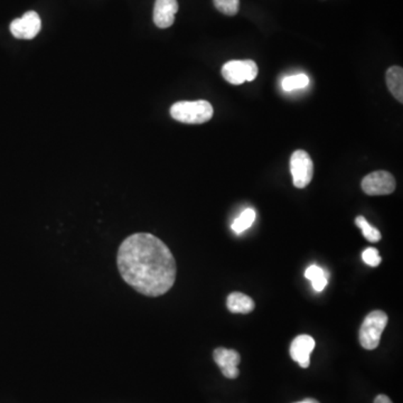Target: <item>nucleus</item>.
<instances>
[{"instance_id": "1", "label": "nucleus", "mask_w": 403, "mask_h": 403, "mask_svg": "<svg viewBox=\"0 0 403 403\" xmlns=\"http://www.w3.org/2000/svg\"><path fill=\"white\" fill-rule=\"evenodd\" d=\"M117 265L123 280L148 297H160L175 284V258L150 233L128 236L118 250Z\"/></svg>"}, {"instance_id": "2", "label": "nucleus", "mask_w": 403, "mask_h": 403, "mask_svg": "<svg viewBox=\"0 0 403 403\" xmlns=\"http://www.w3.org/2000/svg\"><path fill=\"white\" fill-rule=\"evenodd\" d=\"M212 104L209 101H181L172 104L170 108V116L172 119L189 125H199L212 119Z\"/></svg>"}, {"instance_id": "3", "label": "nucleus", "mask_w": 403, "mask_h": 403, "mask_svg": "<svg viewBox=\"0 0 403 403\" xmlns=\"http://www.w3.org/2000/svg\"><path fill=\"white\" fill-rule=\"evenodd\" d=\"M387 325V315L382 311H371L366 316L360 329V344L365 350H375L379 346L383 331Z\"/></svg>"}, {"instance_id": "4", "label": "nucleus", "mask_w": 403, "mask_h": 403, "mask_svg": "<svg viewBox=\"0 0 403 403\" xmlns=\"http://www.w3.org/2000/svg\"><path fill=\"white\" fill-rule=\"evenodd\" d=\"M290 172L294 187L305 189L309 185L314 175V164L311 156L305 150L294 151L290 157Z\"/></svg>"}, {"instance_id": "5", "label": "nucleus", "mask_w": 403, "mask_h": 403, "mask_svg": "<svg viewBox=\"0 0 403 403\" xmlns=\"http://www.w3.org/2000/svg\"><path fill=\"white\" fill-rule=\"evenodd\" d=\"M258 65L251 60L230 61L222 67V75L231 84L251 82L258 77Z\"/></svg>"}, {"instance_id": "6", "label": "nucleus", "mask_w": 403, "mask_h": 403, "mask_svg": "<svg viewBox=\"0 0 403 403\" xmlns=\"http://www.w3.org/2000/svg\"><path fill=\"white\" fill-rule=\"evenodd\" d=\"M361 186L364 193L371 197H377L393 193L397 184L392 174L385 170H377L365 176Z\"/></svg>"}, {"instance_id": "7", "label": "nucleus", "mask_w": 403, "mask_h": 403, "mask_svg": "<svg viewBox=\"0 0 403 403\" xmlns=\"http://www.w3.org/2000/svg\"><path fill=\"white\" fill-rule=\"evenodd\" d=\"M40 15L36 11H27L24 16L11 21V32L19 40H32L40 33Z\"/></svg>"}, {"instance_id": "8", "label": "nucleus", "mask_w": 403, "mask_h": 403, "mask_svg": "<svg viewBox=\"0 0 403 403\" xmlns=\"http://www.w3.org/2000/svg\"><path fill=\"white\" fill-rule=\"evenodd\" d=\"M213 358L224 377L228 379H236L239 377L240 372L238 365L241 361V358L236 350L219 348L213 353Z\"/></svg>"}, {"instance_id": "9", "label": "nucleus", "mask_w": 403, "mask_h": 403, "mask_svg": "<svg viewBox=\"0 0 403 403\" xmlns=\"http://www.w3.org/2000/svg\"><path fill=\"white\" fill-rule=\"evenodd\" d=\"M315 348V340L309 335H299L290 345V356L302 369L311 365V354Z\"/></svg>"}, {"instance_id": "10", "label": "nucleus", "mask_w": 403, "mask_h": 403, "mask_svg": "<svg viewBox=\"0 0 403 403\" xmlns=\"http://www.w3.org/2000/svg\"><path fill=\"white\" fill-rule=\"evenodd\" d=\"M177 11V0H156L154 6L155 25L160 28H168L174 24Z\"/></svg>"}, {"instance_id": "11", "label": "nucleus", "mask_w": 403, "mask_h": 403, "mask_svg": "<svg viewBox=\"0 0 403 403\" xmlns=\"http://www.w3.org/2000/svg\"><path fill=\"white\" fill-rule=\"evenodd\" d=\"M228 311L233 314H249L255 309V304L252 298L242 292H232L226 300Z\"/></svg>"}, {"instance_id": "12", "label": "nucleus", "mask_w": 403, "mask_h": 403, "mask_svg": "<svg viewBox=\"0 0 403 403\" xmlns=\"http://www.w3.org/2000/svg\"><path fill=\"white\" fill-rule=\"evenodd\" d=\"M387 89L397 100L403 102V70L400 67H392L387 71Z\"/></svg>"}, {"instance_id": "13", "label": "nucleus", "mask_w": 403, "mask_h": 403, "mask_svg": "<svg viewBox=\"0 0 403 403\" xmlns=\"http://www.w3.org/2000/svg\"><path fill=\"white\" fill-rule=\"evenodd\" d=\"M305 277L308 280H311L313 288L316 292H323L325 289V287L329 284L327 273L319 265H313L311 267H308L305 272Z\"/></svg>"}, {"instance_id": "14", "label": "nucleus", "mask_w": 403, "mask_h": 403, "mask_svg": "<svg viewBox=\"0 0 403 403\" xmlns=\"http://www.w3.org/2000/svg\"><path fill=\"white\" fill-rule=\"evenodd\" d=\"M255 216H257V215H255V210H252V209L244 210L239 218H236L234 222L232 223V230H233L236 233H242V232L248 230V228L253 224Z\"/></svg>"}, {"instance_id": "15", "label": "nucleus", "mask_w": 403, "mask_h": 403, "mask_svg": "<svg viewBox=\"0 0 403 403\" xmlns=\"http://www.w3.org/2000/svg\"><path fill=\"white\" fill-rule=\"evenodd\" d=\"M355 224L358 228H361L362 234H363L364 238H365L368 241L374 242V243H375V242H379L380 240L382 239V236L380 233L379 230L372 226L362 215L356 218Z\"/></svg>"}, {"instance_id": "16", "label": "nucleus", "mask_w": 403, "mask_h": 403, "mask_svg": "<svg viewBox=\"0 0 403 403\" xmlns=\"http://www.w3.org/2000/svg\"><path fill=\"white\" fill-rule=\"evenodd\" d=\"M309 84V77L306 74H296L285 77L282 82V88L285 91H294L304 89Z\"/></svg>"}, {"instance_id": "17", "label": "nucleus", "mask_w": 403, "mask_h": 403, "mask_svg": "<svg viewBox=\"0 0 403 403\" xmlns=\"http://www.w3.org/2000/svg\"><path fill=\"white\" fill-rule=\"evenodd\" d=\"M215 9L228 16H234L240 9V0H213Z\"/></svg>"}, {"instance_id": "18", "label": "nucleus", "mask_w": 403, "mask_h": 403, "mask_svg": "<svg viewBox=\"0 0 403 403\" xmlns=\"http://www.w3.org/2000/svg\"><path fill=\"white\" fill-rule=\"evenodd\" d=\"M362 259L370 267H377L382 261V259L380 257L379 251L374 248H368L365 251H363Z\"/></svg>"}, {"instance_id": "19", "label": "nucleus", "mask_w": 403, "mask_h": 403, "mask_svg": "<svg viewBox=\"0 0 403 403\" xmlns=\"http://www.w3.org/2000/svg\"><path fill=\"white\" fill-rule=\"evenodd\" d=\"M374 403H392V401L390 400L389 397L385 394H380L377 395L375 400H374Z\"/></svg>"}, {"instance_id": "20", "label": "nucleus", "mask_w": 403, "mask_h": 403, "mask_svg": "<svg viewBox=\"0 0 403 403\" xmlns=\"http://www.w3.org/2000/svg\"><path fill=\"white\" fill-rule=\"evenodd\" d=\"M296 403H319V401L315 400V399H305V400L299 401V402Z\"/></svg>"}]
</instances>
